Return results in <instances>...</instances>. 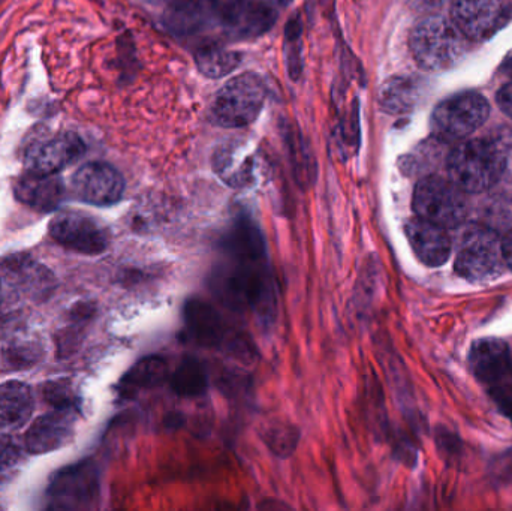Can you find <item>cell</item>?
<instances>
[{
	"mask_svg": "<svg viewBox=\"0 0 512 511\" xmlns=\"http://www.w3.org/2000/svg\"><path fill=\"white\" fill-rule=\"evenodd\" d=\"M420 86L417 81L406 77H393L382 84L379 102L385 111L393 114L406 113L417 105Z\"/></svg>",
	"mask_w": 512,
	"mask_h": 511,
	"instance_id": "603a6c76",
	"label": "cell"
},
{
	"mask_svg": "<svg viewBox=\"0 0 512 511\" xmlns=\"http://www.w3.org/2000/svg\"><path fill=\"white\" fill-rule=\"evenodd\" d=\"M225 263L215 276V290L222 302L236 311H248L273 320L276 288L268 263L264 237L248 216L234 222L224 243Z\"/></svg>",
	"mask_w": 512,
	"mask_h": 511,
	"instance_id": "6da1fadb",
	"label": "cell"
},
{
	"mask_svg": "<svg viewBox=\"0 0 512 511\" xmlns=\"http://www.w3.org/2000/svg\"><path fill=\"white\" fill-rule=\"evenodd\" d=\"M267 443L270 449L277 455L285 456L294 450L297 443V435L289 428H276L267 435Z\"/></svg>",
	"mask_w": 512,
	"mask_h": 511,
	"instance_id": "83f0119b",
	"label": "cell"
},
{
	"mask_svg": "<svg viewBox=\"0 0 512 511\" xmlns=\"http://www.w3.org/2000/svg\"><path fill=\"white\" fill-rule=\"evenodd\" d=\"M75 420L74 408H56L53 413L39 417L24 435L26 449L33 455L62 449L74 437Z\"/></svg>",
	"mask_w": 512,
	"mask_h": 511,
	"instance_id": "4fadbf2b",
	"label": "cell"
},
{
	"mask_svg": "<svg viewBox=\"0 0 512 511\" xmlns=\"http://www.w3.org/2000/svg\"><path fill=\"white\" fill-rule=\"evenodd\" d=\"M171 389L182 398H197L204 395L209 386L206 369L198 360L183 359L170 375Z\"/></svg>",
	"mask_w": 512,
	"mask_h": 511,
	"instance_id": "cb8c5ba5",
	"label": "cell"
},
{
	"mask_svg": "<svg viewBox=\"0 0 512 511\" xmlns=\"http://www.w3.org/2000/svg\"><path fill=\"white\" fill-rule=\"evenodd\" d=\"M507 267L502 239L489 228H472L463 236L456 255V272L469 282H492Z\"/></svg>",
	"mask_w": 512,
	"mask_h": 511,
	"instance_id": "8992f818",
	"label": "cell"
},
{
	"mask_svg": "<svg viewBox=\"0 0 512 511\" xmlns=\"http://www.w3.org/2000/svg\"><path fill=\"white\" fill-rule=\"evenodd\" d=\"M195 59H197L198 69L204 75L210 78H221L239 68L242 63V54L224 47L209 45L201 48Z\"/></svg>",
	"mask_w": 512,
	"mask_h": 511,
	"instance_id": "d4e9b609",
	"label": "cell"
},
{
	"mask_svg": "<svg viewBox=\"0 0 512 511\" xmlns=\"http://www.w3.org/2000/svg\"><path fill=\"white\" fill-rule=\"evenodd\" d=\"M451 15L466 38L484 41L504 26L510 14L504 0H453Z\"/></svg>",
	"mask_w": 512,
	"mask_h": 511,
	"instance_id": "8fae6325",
	"label": "cell"
},
{
	"mask_svg": "<svg viewBox=\"0 0 512 511\" xmlns=\"http://www.w3.org/2000/svg\"><path fill=\"white\" fill-rule=\"evenodd\" d=\"M125 191L122 174L104 162H89L72 177L75 197L92 206L107 207L119 203Z\"/></svg>",
	"mask_w": 512,
	"mask_h": 511,
	"instance_id": "30bf717a",
	"label": "cell"
},
{
	"mask_svg": "<svg viewBox=\"0 0 512 511\" xmlns=\"http://www.w3.org/2000/svg\"><path fill=\"white\" fill-rule=\"evenodd\" d=\"M502 69H504L505 74L510 75L512 78V51L510 54H508L507 59H505Z\"/></svg>",
	"mask_w": 512,
	"mask_h": 511,
	"instance_id": "836d02e7",
	"label": "cell"
},
{
	"mask_svg": "<svg viewBox=\"0 0 512 511\" xmlns=\"http://www.w3.org/2000/svg\"><path fill=\"white\" fill-rule=\"evenodd\" d=\"M405 233L412 251L421 263L429 267H439L447 263L451 255V240L447 228L417 216L406 224Z\"/></svg>",
	"mask_w": 512,
	"mask_h": 511,
	"instance_id": "2e32d148",
	"label": "cell"
},
{
	"mask_svg": "<svg viewBox=\"0 0 512 511\" xmlns=\"http://www.w3.org/2000/svg\"><path fill=\"white\" fill-rule=\"evenodd\" d=\"M418 5L426 6V8H433V6L441 5L444 3V0H415Z\"/></svg>",
	"mask_w": 512,
	"mask_h": 511,
	"instance_id": "d6a6232c",
	"label": "cell"
},
{
	"mask_svg": "<svg viewBox=\"0 0 512 511\" xmlns=\"http://www.w3.org/2000/svg\"><path fill=\"white\" fill-rule=\"evenodd\" d=\"M5 348L6 359L12 365L29 366L42 356L41 342L26 330H17L12 335L9 333Z\"/></svg>",
	"mask_w": 512,
	"mask_h": 511,
	"instance_id": "484cf974",
	"label": "cell"
},
{
	"mask_svg": "<svg viewBox=\"0 0 512 511\" xmlns=\"http://www.w3.org/2000/svg\"><path fill=\"white\" fill-rule=\"evenodd\" d=\"M35 401L27 384L9 381L0 386V428H20L32 416Z\"/></svg>",
	"mask_w": 512,
	"mask_h": 511,
	"instance_id": "44dd1931",
	"label": "cell"
},
{
	"mask_svg": "<svg viewBox=\"0 0 512 511\" xmlns=\"http://www.w3.org/2000/svg\"><path fill=\"white\" fill-rule=\"evenodd\" d=\"M259 156L245 140H233L219 147L215 155V168L219 177L231 186H243L254 179Z\"/></svg>",
	"mask_w": 512,
	"mask_h": 511,
	"instance_id": "ac0fdd59",
	"label": "cell"
},
{
	"mask_svg": "<svg viewBox=\"0 0 512 511\" xmlns=\"http://www.w3.org/2000/svg\"><path fill=\"white\" fill-rule=\"evenodd\" d=\"M448 176L466 194L489 191L505 176V161L496 141H460L447 159Z\"/></svg>",
	"mask_w": 512,
	"mask_h": 511,
	"instance_id": "7a4b0ae2",
	"label": "cell"
},
{
	"mask_svg": "<svg viewBox=\"0 0 512 511\" xmlns=\"http://www.w3.org/2000/svg\"><path fill=\"white\" fill-rule=\"evenodd\" d=\"M490 105L483 95L459 93L442 101L433 110L430 129L442 143H460L471 137L489 119Z\"/></svg>",
	"mask_w": 512,
	"mask_h": 511,
	"instance_id": "277c9868",
	"label": "cell"
},
{
	"mask_svg": "<svg viewBox=\"0 0 512 511\" xmlns=\"http://www.w3.org/2000/svg\"><path fill=\"white\" fill-rule=\"evenodd\" d=\"M56 242L84 255H98L108 246V233L98 219L77 210L57 213L50 224Z\"/></svg>",
	"mask_w": 512,
	"mask_h": 511,
	"instance_id": "ba28073f",
	"label": "cell"
},
{
	"mask_svg": "<svg viewBox=\"0 0 512 511\" xmlns=\"http://www.w3.org/2000/svg\"><path fill=\"white\" fill-rule=\"evenodd\" d=\"M15 197L38 210V212H53L65 197V186L57 174H41L27 170L26 174L15 182Z\"/></svg>",
	"mask_w": 512,
	"mask_h": 511,
	"instance_id": "e0dca14e",
	"label": "cell"
},
{
	"mask_svg": "<svg viewBox=\"0 0 512 511\" xmlns=\"http://www.w3.org/2000/svg\"><path fill=\"white\" fill-rule=\"evenodd\" d=\"M276 9L265 0H222L218 24L233 39H252L276 23Z\"/></svg>",
	"mask_w": 512,
	"mask_h": 511,
	"instance_id": "9c48e42d",
	"label": "cell"
},
{
	"mask_svg": "<svg viewBox=\"0 0 512 511\" xmlns=\"http://www.w3.org/2000/svg\"><path fill=\"white\" fill-rule=\"evenodd\" d=\"M412 56L426 71L453 68L468 51V38L454 21L441 15L424 18L414 27L409 39Z\"/></svg>",
	"mask_w": 512,
	"mask_h": 511,
	"instance_id": "3957f363",
	"label": "cell"
},
{
	"mask_svg": "<svg viewBox=\"0 0 512 511\" xmlns=\"http://www.w3.org/2000/svg\"><path fill=\"white\" fill-rule=\"evenodd\" d=\"M222 0H171L165 9V27L177 36H192L218 23Z\"/></svg>",
	"mask_w": 512,
	"mask_h": 511,
	"instance_id": "9a60e30c",
	"label": "cell"
},
{
	"mask_svg": "<svg viewBox=\"0 0 512 511\" xmlns=\"http://www.w3.org/2000/svg\"><path fill=\"white\" fill-rule=\"evenodd\" d=\"M459 186L450 179L430 176L417 183L414 191L415 213L418 218L426 219L444 228L457 227L468 215V201Z\"/></svg>",
	"mask_w": 512,
	"mask_h": 511,
	"instance_id": "52a82bcc",
	"label": "cell"
},
{
	"mask_svg": "<svg viewBox=\"0 0 512 511\" xmlns=\"http://www.w3.org/2000/svg\"><path fill=\"white\" fill-rule=\"evenodd\" d=\"M267 89L255 74H243L228 81L215 95L212 117L224 128H243L261 113Z\"/></svg>",
	"mask_w": 512,
	"mask_h": 511,
	"instance_id": "5b68a950",
	"label": "cell"
},
{
	"mask_svg": "<svg viewBox=\"0 0 512 511\" xmlns=\"http://www.w3.org/2000/svg\"><path fill=\"white\" fill-rule=\"evenodd\" d=\"M185 326L189 338L203 347H221L227 338V327L221 315L203 300H189L185 306Z\"/></svg>",
	"mask_w": 512,
	"mask_h": 511,
	"instance_id": "d6986e66",
	"label": "cell"
},
{
	"mask_svg": "<svg viewBox=\"0 0 512 511\" xmlns=\"http://www.w3.org/2000/svg\"><path fill=\"white\" fill-rule=\"evenodd\" d=\"M502 245H504L505 261H507V267L512 269V231L508 233L505 239H502Z\"/></svg>",
	"mask_w": 512,
	"mask_h": 511,
	"instance_id": "1f68e13d",
	"label": "cell"
},
{
	"mask_svg": "<svg viewBox=\"0 0 512 511\" xmlns=\"http://www.w3.org/2000/svg\"><path fill=\"white\" fill-rule=\"evenodd\" d=\"M83 140L77 134L65 132L36 141L26 152V167L41 174H57L83 156Z\"/></svg>",
	"mask_w": 512,
	"mask_h": 511,
	"instance_id": "7c38bea8",
	"label": "cell"
},
{
	"mask_svg": "<svg viewBox=\"0 0 512 511\" xmlns=\"http://www.w3.org/2000/svg\"><path fill=\"white\" fill-rule=\"evenodd\" d=\"M496 102H498L499 108L512 119V81L499 90Z\"/></svg>",
	"mask_w": 512,
	"mask_h": 511,
	"instance_id": "4dcf8cb0",
	"label": "cell"
},
{
	"mask_svg": "<svg viewBox=\"0 0 512 511\" xmlns=\"http://www.w3.org/2000/svg\"><path fill=\"white\" fill-rule=\"evenodd\" d=\"M265 2L270 3L273 6H286L292 2V0H265Z\"/></svg>",
	"mask_w": 512,
	"mask_h": 511,
	"instance_id": "e575fe53",
	"label": "cell"
},
{
	"mask_svg": "<svg viewBox=\"0 0 512 511\" xmlns=\"http://www.w3.org/2000/svg\"><path fill=\"white\" fill-rule=\"evenodd\" d=\"M301 29L297 21H289L286 29V60H288L289 74L297 78L301 72Z\"/></svg>",
	"mask_w": 512,
	"mask_h": 511,
	"instance_id": "4316f807",
	"label": "cell"
},
{
	"mask_svg": "<svg viewBox=\"0 0 512 511\" xmlns=\"http://www.w3.org/2000/svg\"><path fill=\"white\" fill-rule=\"evenodd\" d=\"M498 143L499 149H501L502 156L505 161V174H512V132L505 134L504 137H499L495 140Z\"/></svg>",
	"mask_w": 512,
	"mask_h": 511,
	"instance_id": "f546056e",
	"label": "cell"
},
{
	"mask_svg": "<svg viewBox=\"0 0 512 511\" xmlns=\"http://www.w3.org/2000/svg\"><path fill=\"white\" fill-rule=\"evenodd\" d=\"M18 450L14 441L5 432L0 431V473L11 468L17 462Z\"/></svg>",
	"mask_w": 512,
	"mask_h": 511,
	"instance_id": "f1b7e54d",
	"label": "cell"
},
{
	"mask_svg": "<svg viewBox=\"0 0 512 511\" xmlns=\"http://www.w3.org/2000/svg\"><path fill=\"white\" fill-rule=\"evenodd\" d=\"M170 366L164 357L150 356L140 360L120 381L119 392L125 398H132L144 390L156 389L167 383Z\"/></svg>",
	"mask_w": 512,
	"mask_h": 511,
	"instance_id": "7402d4cb",
	"label": "cell"
},
{
	"mask_svg": "<svg viewBox=\"0 0 512 511\" xmlns=\"http://www.w3.org/2000/svg\"><path fill=\"white\" fill-rule=\"evenodd\" d=\"M96 488V474L90 465L84 464L57 476L51 485V494L56 498L57 507H72V503L92 500Z\"/></svg>",
	"mask_w": 512,
	"mask_h": 511,
	"instance_id": "ffe728a7",
	"label": "cell"
},
{
	"mask_svg": "<svg viewBox=\"0 0 512 511\" xmlns=\"http://www.w3.org/2000/svg\"><path fill=\"white\" fill-rule=\"evenodd\" d=\"M472 372L481 383L493 389L507 383L512 377L510 348L501 339L486 338L475 342L469 354Z\"/></svg>",
	"mask_w": 512,
	"mask_h": 511,
	"instance_id": "5bb4252c",
	"label": "cell"
}]
</instances>
